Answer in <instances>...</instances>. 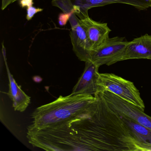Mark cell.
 Returning a JSON list of instances; mask_svg holds the SVG:
<instances>
[{
    "label": "cell",
    "mask_w": 151,
    "mask_h": 151,
    "mask_svg": "<svg viewBox=\"0 0 151 151\" xmlns=\"http://www.w3.org/2000/svg\"><path fill=\"white\" fill-rule=\"evenodd\" d=\"M20 5L22 8H24V7H29L33 6V0H20Z\"/></svg>",
    "instance_id": "cell-17"
},
{
    "label": "cell",
    "mask_w": 151,
    "mask_h": 151,
    "mask_svg": "<svg viewBox=\"0 0 151 151\" xmlns=\"http://www.w3.org/2000/svg\"><path fill=\"white\" fill-rule=\"evenodd\" d=\"M151 57V35L145 34L128 42L121 54L110 63L132 59H148Z\"/></svg>",
    "instance_id": "cell-7"
},
{
    "label": "cell",
    "mask_w": 151,
    "mask_h": 151,
    "mask_svg": "<svg viewBox=\"0 0 151 151\" xmlns=\"http://www.w3.org/2000/svg\"><path fill=\"white\" fill-rule=\"evenodd\" d=\"M52 3L53 6L60 8L63 13H75L71 0H52Z\"/></svg>",
    "instance_id": "cell-13"
},
{
    "label": "cell",
    "mask_w": 151,
    "mask_h": 151,
    "mask_svg": "<svg viewBox=\"0 0 151 151\" xmlns=\"http://www.w3.org/2000/svg\"><path fill=\"white\" fill-rule=\"evenodd\" d=\"M95 111L83 117L76 130L86 151H151V145L141 143L118 114L110 108L99 90Z\"/></svg>",
    "instance_id": "cell-1"
},
{
    "label": "cell",
    "mask_w": 151,
    "mask_h": 151,
    "mask_svg": "<svg viewBox=\"0 0 151 151\" xmlns=\"http://www.w3.org/2000/svg\"><path fill=\"white\" fill-rule=\"evenodd\" d=\"M120 116L140 142L151 145V129L129 117L124 116Z\"/></svg>",
    "instance_id": "cell-12"
},
{
    "label": "cell",
    "mask_w": 151,
    "mask_h": 151,
    "mask_svg": "<svg viewBox=\"0 0 151 151\" xmlns=\"http://www.w3.org/2000/svg\"><path fill=\"white\" fill-rule=\"evenodd\" d=\"M79 23L85 31L91 52L109 38L111 30L108 26L107 23L95 22L89 16L79 19Z\"/></svg>",
    "instance_id": "cell-10"
},
{
    "label": "cell",
    "mask_w": 151,
    "mask_h": 151,
    "mask_svg": "<svg viewBox=\"0 0 151 151\" xmlns=\"http://www.w3.org/2000/svg\"><path fill=\"white\" fill-rule=\"evenodd\" d=\"M99 91L109 107L119 115L129 117L151 129V116L136 106L101 87H100Z\"/></svg>",
    "instance_id": "cell-4"
},
{
    "label": "cell",
    "mask_w": 151,
    "mask_h": 151,
    "mask_svg": "<svg viewBox=\"0 0 151 151\" xmlns=\"http://www.w3.org/2000/svg\"><path fill=\"white\" fill-rule=\"evenodd\" d=\"M99 68L91 61L85 62V68L83 75L73 88L71 94L94 96L100 89L98 85Z\"/></svg>",
    "instance_id": "cell-8"
},
{
    "label": "cell",
    "mask_w": 151,
    "mask_h": 151,
    "mask_svg": "<svg viewBox=\"0 0 151 151\" xmlns=\"http://www.w3.org/2000/svg\"><path fill=\"white\" fill-rule=\"evenodd\" d=\"M69 22L71 27L70 37L73 51L80 60L88 61L91 50L85 31L80 25L79 19L75 13L72 14Z\"/></svg>",
    "instance_id": "cell-6"
},
{
    "label": "cell",
    "mask_w": 151,
    "mask_h": 151,
    "mask_svg": "<svg viewBox=\"0 0 151 151\" xmlns=\"http://www.w3.org/2000/svg\"><path fill=\"white\" fill-rule=\"evenodd\" d=\"M149 60H151V58H149Z\"/></svg>",
    "instance_id": "cell-19"
},
{
    "label": "cell",
    "mask_w": 151,
    "mask_h": 151,
    "mask_svg": "<svg viewBox=\"0 0 151 151\" xmlns=\"http://www.w3.org/2000/svg\"><path fill=\"white\" fill-rule=\"evenodd\" d=\"M98 85L144 111L145 105L134 83L113 73H99Z\"/></svg>",
    "instance_id": "cell-3"
},
{
    "label": "cell",
    "mask_w": 151,
    "mask_h": 151,
    "mask_svg": "<svg viewBox=\"0 0 151 151\" xmlns=\"http://www.w3.org/2000/svg\"><path fill=\"white\" fill-rule=\"evenodd\" d=\"M97 98L91 95L60 96L54 101L37 108L32 114V123L28 127H52L89 114L97 108Z\"/></svg>",
    "instance_id": "cell-2"
},
{
    "label": "cell",
    "mask_w": 151,
    "mask_h": 151,
    "mask_svg": "<svg viewBox=\"0 0 151 151\" xmlns=\"http://www.w3.org/2000/svg\"><path fill=\"white\" fill-rule=\"evenodd\" d=\"M128 43L124 37L109 38L104 44L92 51L89 61L99 67L104 64L110 66L111 63L121 54Z\"/></svg>",
    "instance_id": "cell-5"
},
{
    "label": "cell",
    "mask_w": 151,
    "mask_h": 151,
    "mask_svg": "<svg viewBox=\"0 0 151 151\" xmlns=\"http://www.w3.org/2000/svg\"><path fill=\"white\" fill-rule=\"evenodd\" d=\"M73 13H63L60 14L59 16V23L61 26H64L66 25L67 22L69 20L70 18Z\"/></svg>",
    "instance_id": "cell-15"
},
{
    "label": "cell",
    "mask_w": 151,
    "mask_h": 151,
    "mask_svg": "<svg viewBox=\"0 0 151 151\" xmlns=\"http://www.w3.org/2000/svg\"><path fill=\"white\" fill-rule=\"evenodd\" d=\"M71 1L78 10L77 16L80 19L89 16L88 10L92 8L114 3L130 5L139 10H145L150 7L149 0H71Z\"/></svg>",
    "instance_id": "cell-9"
},
{
    "label": "cell",
    "mask_w": 151,
    "mask_h": 151,
    "mask_svg": "<svg viewBox=\"0 0 151 151\" xmlns=\"http://www.w3.org/2000/svg\"><path fill=\"white\" fill-rule=\"evenodd\" d=\"M43 10V9L36 8L33 7V6L27 8L26 19L28 21H30L32 19V17L36 14L39 12H42Z\"/></svg>",
    "instance_id": "cell-14"
},
{
    "label": "cell",
    "mask_w": 151,
    "mask_h": 151,
    "mask_svg": "<svg viewBox=\"0 0 151 151\" xmlns=\"http://www.w3.org/2000/svg\"><path fill=\"white\" fill-rule=\"evenodd\" d=\"M6 52L5 46L2 43L1 52L4 58L9 80V91L8 95L13 101V106L14 110L23 112L29 106L30 103L31 98L17 85L13 75L11 74L8 65Z\"/></svg>",
    "instance_id": "cell-11"
},
{
    "label": "cell",
    "mask_w": 151,
    "mask_h": 151,
    "mask_svg": "<svg viewBox=\"0 0 151 151\" xmlns=\"http://www.w3.org/2000/svg\"><path fill=\"white\" fill-rule=\"evenodd\" d=\"M149 1L150 3V7H151V0H149Z\"/></svg>",
    "instance_id": "cell-18"
},
{
    "label": "cell",
    "mask_w": 151,
    "mask_h": 151,
    "mask_svg": "<svg viewBox=\"0 0 151 151\" xmlns=\"http://www.w3.org/2000/svg\"><path fill=\"white\" fill-rule=\"evenodd\" d=\"M19 0H1V9L2 10L6 9L9 5Z\"/></svg>",
    "instance_id": "cell-16"
}]
</instances>
